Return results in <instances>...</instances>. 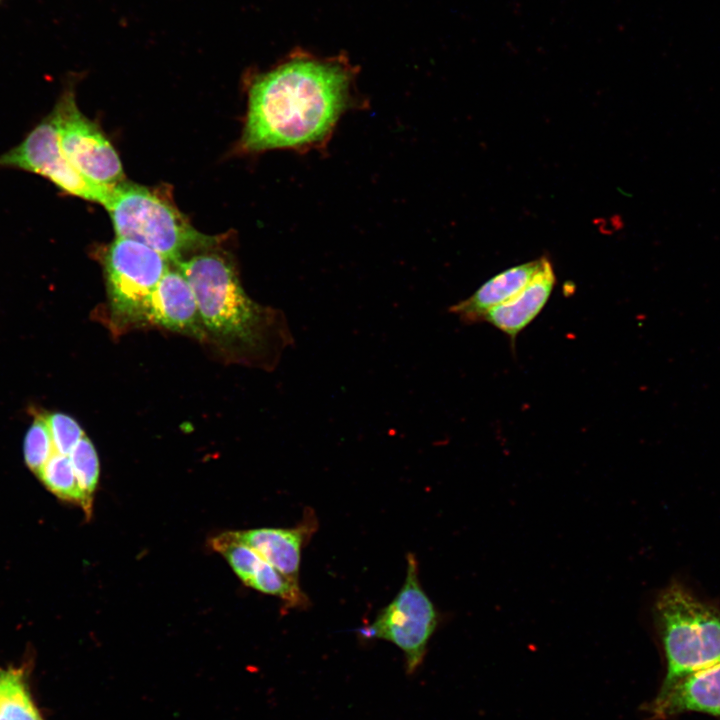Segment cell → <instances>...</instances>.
Masks as SVG:
<instances>
[{
  "mask_svg": "<svg viewBox=\"0 0 720 720\" xmlns=\"http://www.w3.org/2000/svg\"><path fill=\"white\" fill-rule=\"evenodd\" d=\"M145 321L198 339L207 336L194 292L177 268H169L152 292Z\"/></svg>",
  "mask_w": 720,
  "mask_h": 720,
  "instance_id": "9",
  "label": "cell"
},
{
  "mask_svg": "<svg viewBox=\"0 0 720 720\" xmlns=\"http://www.w3.org/2000/svg\"><path fill=\"white\" fill-rule=\"evenodd\" d=\"M0 167L18 168L39 174L63 191L102 204L113 186L93 183L81 175L65 157L53 114L44 118L16 147L0 156Z\"/></svg>",
  "mask_w": 720,
  "mask_h": 720,
  "instance_id": "8",
  "label": "cell"
},
{
  "mask_svg": "<svg viewBox=\"0 0 720 720\" xmlns=\"http://www.w3.org/2000/svg\"><path fill=\"white\" fill-rule=\"evenodd\" d=\"M174 265L194 292L207 335L256 354H262L271 341L282 348L293 342L282 314L252 300L223 256L204 252Z\"/></svg>",
  "mask_w": 720,
  "mask_h": 720,
  "instance_id": "2",
  "label": "cell"
},
{
  "mask_svg": "<svg viewBox=\"0 0 720 720\" xmlns=\"http://www.w3.org/2000/svg\"><path fill=\"white\" fill-rule=\"evenodd\" d=\"M653 618L666 660L661 688L720 662V611L679 583L659 593Z\"/></svg>",
  "mask_w": 720,
  "mask_h": 720,
  "instance_id": "3",
  "label": "cell"
},
{
  "mask_svg": "<svg viewBox=\"0 0 720 720\" xmlns=\"http://www.w3.org/2000/svg\"><path fill=\"white\" fill-rule=\"evenodd\" d=\"M0 720H43L32 700L23 667L1 671Z\"/></svg>",
  "mask_w": 720,
  "mask_h": 720,
  "instance_id": "14",
  "label": "cell"
},
{
  "mask_svg": "<svg viewBox=\"0 0 720 720\" xmlns=\"http://www.w3.org/2000/svg\"><path fill=\"white\" fill-rule=\"evenodd\" d=\"M351 67L337 59L295 55L253 80L241 140L248 152L325 144L352 105Z\"/></svg>",
  "mask_w": 720,
  "mask_h": 720,
  "instance_id": "1",
  "label": "cell"
},
{
  "mask_svg": "<svg viewBox=\"0 0 720 720\" xmlns=\"http://www.w3.org/2000/svg\"><path fill=\"white\" fill-rule=\"evenodd\" d=\"M52 114L61 149L81 175L103 186L125 181L119 156L100 128L78 109L73 87L63 92Z\"/></svg>",
  "mask_w": 720,
  "mask_h": 720,
  "instance_id": "7",
  "label": "cell"
},
{
  "mask_svg": "<svg viewBox=\"0 0 720 720\" xmlns=\"http://www.w3.org/2000/svg\"><path fill=\"white\" fill-rule=\"evenodd\" d=\"M1 671H2V670L0 669V674H1Z\"/></svg>",
  "mask_w": 720,
  "mask_h": 720,
  "instance_id": "19",
  "label": "cell"
},
{
  "mask_svg": "<svg viewBox=\"0 0 720 720\" xmlns=\"http://www.w3.org/2000/svg\"><path fill=\"white\" fill-rule=\"evenodd\" d=\"M438 621V612L421 586L418 562L414 554L409 553L401 589L361 634L389 641L401 649L411 673L422 663Z\"/></svg>",
  "mask_w": 720,
  "mask_h": 720,
  "instance_id": "6",
  "label": "cell"
},
{
  "mask_svg": "<svg viewBox=\"0 0 720 720\" xmlns=\"http://www.w3.org/2000/svg\"><path fill=\"white\" fill-rule=\"evenodd\" d=\"M78 484L92 507L99 480V459L93 443L84 436L69 454Z\"/></svg>",
  "mask_w": 720,
  "mask_h": 720,
  "instance_id": "16",
  "label": "cell"
},
{
  "mask_svg": "<svg viewBox=\"0 0 720 720\" xmlns=\"http://www.w3.org/2000/svg\"><path fill=\"white\" fill-rule=\"evenodd\" d=\"M647 712L664 719L684 712L720 717V662L688 674L660 689Z\"/></svg>",
  "mask_w": 720,
  "mask_h": 720,
  "instance_id": "10",
  "label": "cell"
},
{
  "mask_svg": "<svg viewBox=\"0 0 720 720\" xmlns=\"http://www.w3.org/2000/svg\"><path fill=\"white\" fill-rule=\"evenodd\" d=\"M317 527L314 513L306 512L302 521L291 528H256L231 532L285 576L299 582L302 550Z\"/></svg>",
  "mask_w": 720,
  "mask_h": 720,
  "instance_id": "11",
  "label": "cell"
},
{
  "mask_svg": "<svg viewBox=\"0 0 720 720\" xmlns=\"http://www.w3.org/2000/svg\"><path fill=\"white\" fill-rule=\"evenodd\" d=\"M55 452L45 416H38L27 431L24 441V459L37 476Z\"/></svg>",
  "mask_w": 720,
  "mask_h": 720,
  "instance_id": "17",
  "label": "cell"
},
{
  "mask_svg": "<svg viewBox=\"0 0 720 720\" xmlns=\"http://www.w3.org/2000/svg\"><path fill=\"white\" fill-rule=\"evenodd\" d=\"M157 251L135 240L116 237L104 258L111 313L119 324L145 321L149 298L170 268Z\"/></svg>",
  "mask_w": 720,
  "mask_h": 720,
  "instance_id": "5",
  "label": "cell"
},
{
  "mask_svg": "<svg viewBox=\"0 0 720 720\" xmlns=\"http://www.w3.org/2000/svg\"><path fill=\"white\" fill-rule=\"evenodd\" d=\"M545 257L508 268L495 275L471 296L452 305L449 311L467 324L483 321L492 308L520 292L541 267Z\"/></svg>",
  "mask_w": 720,
  "mask_h": 720,
  "instance_id": "13",
  "label": "cell"
},
{
  "mask_svg": "<svg viewBox=\"0 0 720 720\" xmlns=\"http://www.w3.org/2000/svg\"><path fill=\"white\" fill-rule=\"evenodd\" d=\"M1 1V0H0Z\"/></svg>",
  "mask_w": 720,
  "mask_h": 720,
  "instance_id": "20",
  "label": "cell"
},
{
  "mask_svg": "<svg viewBox=\"0 0 720 720\" xmlns=\"http://www.w3.org/2000/svg\"><path fill=\"white\" fill-rule=\"evenodd\" d=\"M104 207L116 237L138 241L173 264L219 241L196 230L168 198L145 186L126 181L113 186Z\"/></svg>",
  "mask_w": 720,
  "mask_h": 720,
  "instance_id": "4",
  "label": "cell"
},
{
  "mask_svg": "<svg viewBox=\"0 0 720 720\" xmlns=\"http://www.w3.org/2000/svg\"><path fill=\"white\" fill-rule=\"evenodd\" d=\"M555 281L552 264L544 258L527 285L508 301L489 310L483 321L514 340L541 312L553 291Z\"/></svg>",
  "mask_w": 720,
  "mask_h": 720,
  "instance_id": "12",
  "label": "cell"
},
{
  "mask_svg": "<svg viewBox=\"0 0 720 720\" xmlns=\"http://www.w3.org/2000/svg\"><path fill=\"white\" fill-rule=\"evenodd\" d=\"M57 497L81 506L87 517L92 513L75 475L69 455L54 452L38 475Z\"/></svg>",
  "mask_w": 720,
  "mask_h": 720,
  "instance_id": "15",
  "label": "cell"
},
{
  "mask_svg": "<svg viewBox=\"0 0 720 720\" xmlns=\"http://www.w3.org/2000/svg\"><path fill=\"white\" fill-rule=\"evenodd\" d=\"M55 452L69 455L76 444L85 436L76 420L63 413L45 416Z\"/></svg>",
  "mask_w": 720,
  "mask_h": 720,
  "instance_id": "18",
  "label": "cell"
}]
</instances>
